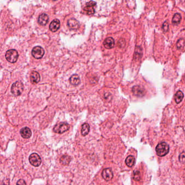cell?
<instances>
[{"label": "cell", "instance_id": "obj_25", "mask_svg": "<svg viewBox=\"0 0 185 185\" xmlns=\"http://www.w3.org/2000/svg\"><path fill=\"white\" fill-rule=\"evenodd\" d=\"M179 160L180 162L182 163H185V153L183 152L180 154L179 156Z\"/></svg>", "mask_w": 185, "mask_h": 185}, {"label": "cell", "instance_id": "obj_7", "mask_svg": "<svg viewBox=\"0 0 185 185\" xmlns=\"http://www.w3.org/2000/svg\"><path fill=\"white\" fill-rule=\"evenodd\" d=\"M96 6V2L94 1H90L86 4V7H84V10L87 13V15L93 14L95 13V10L94 9V7Z\"/></svg>", "mask_w": 185, "mask_h": 185}, {"label": "cell", "instance_id": "obj_26", "mask_svg": "<svg viewBox=\"0 0 185 185\" xmlns=\"http://www.w3.org/2000/svg\"><path fill=\"white\" fill-rule=\"evenodd\" d=\"M168 28H169V23L168 21H166L162 25V29L164 30V32H167L168 31Z\"/></svg>", "mask_w": 185, "mask_h": 185}, {"label": "cell", "instance_id": "obj_24", "mask_svg": "<svg viewBox=\"0 0 185 185\" xmlns=\"http://www.w3.org/2000/svg\"><path fill=\"white\" fill-rule=\"evenodd\" d=\"M133 179L137 181H139L141 179V174L139 170H135L133 172Z\"/></svg>", "mask_w": 185, "mask_h": 185}, {"label": "cell", "instance_id": "obj_15", "mask_svg": "<svg viewBox=\"0 0 185 185\" xmlns=\"http://www.w3.org/2000/svg\"><path fill=\"white\" fill-rule=\"evenodd\" d=\"M48 20L49 18L46 14L42 13L38 17V23H39L41 26H45L48 22Z\"/></svg>", "mask_w": 185, "mask_h": 185}, {"label": "cell", "instance_id": "obj_1", "mask_svg": "<svg viewBox=\"0 0 185 185\" xmlns=\"http://www.w3.org/2000/svg\"><path fill=\"white\" fill-rule=\"evenodd\" d=\"M169 151V147L166 142H162L159 143L156 147V152L158 156H166Z\"/></svg>", "mask_w": 185, "mask_h": 185}, {"label": "cell", "instance_id": "obj_4", "mask_svg": "<svg viewBox=\"0 0 185 185\" xmlns=\"http://www.w3.org/2000/svg\"><path fill=\"white\" fill-rule=\"evenodd\" d=\"M69 125L65 122H61L56 124L53 128V131L58 133H63L69 130Z\"/></svg>", "mask_w": 185, "mask_h": 185}, {"label": "cell", "instance_id": "obj_11", "mask_svg": "<svg viewBox=\"0 0 185 185\" xmlns=\"http://www.w3.org/2000/svg\"><path fill=\"white\" fill-rule=\"evenodd\" d=\"M40 80V76L39 73L36 71H32L30 75V81L33 84L38 83Z\"/></svg>", "mask_w": 185, "mask_h": 185}, {"label": "cell", "instance_id": "obj_14", "mask_svg": "<svg viewBox=\"0 0 185 185\" xmlns=\"http://www.w3.org/2000/svg\"><path fill=\"white\" fill-rule=\"evenodd\" d=\"M103 45H104V47L107 49L112 48L115 46V40L111 37L107 38L104 40Z\"/></svg>", "mask_w": 185, "mask_h": 185}, {"label": "cell", "instance_id": "obj_12", "mask_svg": "<svg viewBox=\"0 0 185 185\" xmlns=\"http://www.w3.org/2000/svg\"><path fill=\"white\" fill-rule=\"evenodd\" d=\"M60 22L58 19H54L50 24V29L52 32H56L60 28Z\"/></svg>", "mask_w": 185, "mask_h": 185}, {"label": "cell", "instance_id": "obj_9", "mask_svg": "<svg viewBox=\"0 0 185 185\" xmlns=\"http://www.w3.org/2000/svg\"><path fill=\"white\" fill-rule=\"evenodd\" d=\"M67 26L71 30H76L79 28L80 23L75 18H71L67 22Z\"/></svg>", "mask_w": 185, "mask_h": 185}, {"label": "cell", "instance_id": "obj_22", "mask_svg": "<svg viewBox=\"0 0 185 185\" xmlns=\"http://www.w3.org/2000/svg\"><path fill=\"white\" fill-rule=\"evenodd\" d=\"M181 20V17L179 13H176L172 18V23L174 24H179Z\"/></svg>", "mask_w": 185, "mask_h": 185}, {"label": "cell", "instance_id": "obj_19", "mask_svg": "<svg viewBox=\"0 0 185 185\" xmlns=\"http://www.w3.org/2000/svg\"><path fill=\"white\" fill-rule=\"evenodd\" d=\"M90 131V126L87 123H84L81 127V135L83 136H85Z\"/></svg>", "mask_w": 185, "mask_h": 185}, {"label": "cell", "instance_id": "obj_18", "mask_svg": "<svg viewBox=\"0 0 185 185\" xmlns=\"http://www.w3.org/2000/svg\"><path fill=\"white\" fill-rule=\"evenodd\" d=\"M125 162L128 167H132L135 163V159L133 156L129 155L127 157Z\"/></svg>", "mask_w": 185, "mask_h": 185}, {"label": "cell", "instance_id": "obj_17", "mask_svg": "<svg viewBox=\"0 0 185 185\" xmlns=\"http://www.w3.org/2000/svg\"><path fill=\"white\" fill-rule=\"evenodd\" d=\"M71 161V157L69 155H66L61 156L60 159V162L64 166L69 165Z\"/></svg>", "mask_w": 185, "mask_h": 185}, {"label": "cell", "instance_id": "obj_8", "mask_svg": "<svg viewBox=\"0 0 185 185\" xmlns=\"http://www.w3.org/2000/svg\"><path fill=\"white\" fill-rule=\"evenodd\" d=\"M132 92L135 96L139 97L144 96L145 93L144 88L139 85L134 86L132 89Z\"/></svg>", "mask_w": 185, "mask_h": 185}, {"label": "cell", "instance_id": "obj_28", "mask_svg": "<svg viewBox=\"0 0 185 185\" xmlns=\"http://www.w3.org/2000/svg\"><path fill=\"white\" fill-rule=\"evenodd\" d=\"M17 185H26V183L24 180L22 179H20L17 181Z\"/></svg>", "mask_w": 185, "mask_h": 185}, {"label": "cell", "instance_id": "obj_6", "mask_svg": "<svg viewBox=\"0 0 185 185\" xmlns=\"http://www.w3.org/2000/svg\"><path fill=\"white\" fill-rule=\"evenodd\" d=\"M45 54V51L43 48L41 46H35L33 48L32 51V54L35 59H39L42 58Z\"/></svg>", "mask_w": 185, "mask_h": 185}, {"label": "cell", "instance_id": "obj_2", "mask_svg": "<svg viewBox=\"0 0 185 185\" xmlns=\"http://www.w3.org/2000/svg\"><path fill=\"white\" fill-rule=\"evenodd\" d=\"M24 85L23 83L21 81H16L12 85L11 87V92L16 96H20L23 92Z\"/></svg>", "mask_w": 185, "mask_h": 185}, {"label": "cell", "instance_id": "obj_13", "mask_svg": "<svg viewBox=\"0 0 185 185\" xmlns=\"http://www.w3.org/2000/svg\"><path fill=\"white\" fill-rule=\"evenodd\" d=\"M20 134L23 139H29L32 136V131L29 128L24 127L21 129Z\"/></svg>", "mask_w": 185, "mask_h": 185}, {"label": "cell", "instance_id": "obj_16", "mask_svg": "<svg viewBox=\"0 0 185 185\" xmlns=\"http://www.w3.org/2000/svg\"><path fill=\"white\" fill-rule=\"evenodd\" d=\"M69 82L74 86L78 85L81 83V79L79 75L76 74L72 75L69 78Z\"/></svg>", "mask_w": 185, "mask_h": 185}, {"label": "cell", "instance_id": "obj_5", "mask_svg": "<svg viewBox=\"0 0 185 185\" xmlns=\"http://www.w3.org/2000/svg\"><path fill=\"white\" fill-rule=\"evenodd\" d=\"M29 161L32 166L39 167L41 163V159L37 153H32L29 156Z\"/></svg>", "mask_w": 185, "mask_h": 185}, {"label": "cell", "instance_id": "obj_20", "mask_svg": "<svg viewBox=\"0 0 185 185\" xmlns=\"http://www.w3.org/2000/svg\"><path fill=\"white\" fill-rule=\"evenodd\" d=\"M184 94L181 91H178L175 95V100L177 104L180 103L184 98Z\"/></svg>", "mask_w": 185, "mask_h": 185}, {"label": "cell", "instance_id": "obj_23", "mask_svg": "<svg viewBox=\"0 0 185 185\" xmlns=\"http://www.w3.org/2000/svg\"><path fill=\"white\" fill-rule=\"evenodd\" d=\"M185 45V41L184 39H180L176 43V47L178 49H182Z\"/></svg>", "mask_w": 185, "mask_h": 185}, {"label": "cell", "instance_id": "obj_10", "mask_svg": "<svg viewBox=\"0 0 185 185\" xmlns=\"http://www.w3.org/2000/svg\"><path fill=\"white\" fill-rule=\"evenodd\" d=\"M102 175L105 180L108 181L113 178L114 174L111 168H105L102 172Z\"/></svg>", "mask_w": 185, "mask_h": 185}, {"label": "cell", "instance_id": "obj_3", "mask_svg": "<svg viewBox=\"0 0 185 185\" xmlns=\"http://www.w3.org/2000/svg\"><path fill=\"white\" fill-rule=\"evenodd\" d=\"M6 59L8 61L11 63L17 62L18 57V53L17 50L11 49L7 51L6 53Z\"/></svg>", "mask_w": 185, "mask_h": 185}, {"label": "cell", "instance_id": "obj_27", "mask_svg": "<svg viewBox=\"0 0 185 185\" xmlns=\"http://www.w3.org/2000/svg\"><path fill=\"white\" fill-rule=\"evenodd\" d=\"M126 45V41L124 39H121L118 42V46L120 47V48H122L125 46Z\"/></svg>", "mask_w": 185, "mask_h": 185}, {"label": "cell", "instance_id": "obj_21", "mask_svg": "<svg viewBox=\"0 0 185 185\" xmlns=\"http://www.w3.org/2000/svg\"><path fill=\"white\" fill-rule=\"evenodd\" d=\"M142 50L141 47L139 46L136 47V50H135V59H139L142 57Z\"/></svg>", "mask_w": 185, "mask_h": 185}]
</instances>
